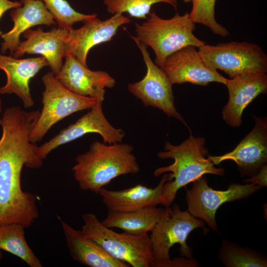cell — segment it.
<instances>
[{
    "label": "cell",
    "mask_w": 267,
    "mask_h": 267,
    "mask_svg": "<svg viewBox=\"0 0 267 267\" xmlns=\"http://www.w3.org/2000/svg\"><path fill=\"white\" fill-rule=\"evenodd\" d=\"M255 126L231 151L221 156H208L214 165L225 160L237 164L242 176L255 175L267 162V121L254 116Z\"/></svg>",
    "instance_id": "cell-14"
},
{
    "label": "cell",
    "mask_w": 267,
    "mask_h": 267,
    "mask_svg": "<svg viewBox=\"0 0 267 267\" xmlns=\"http://www.w3.org/2000/svg\"><path fill=\"white\" fill-rule=\"evenodd\" d=\"M171 83H189L207 86L216 82L226 85L228 79L208 67L193 46L184 47L169 55L161 68Z\"/></svg>",
    "instance_id": "cell-13"
},
{
    "label": "cell",
    "mask_w": 267,
    "mask_h": 267,
    "mask_svg": "<svg viewBox=\"0 0 267 267\" xmlns=\"http://www.w3.org/2000/svg\"><path fill=\"white\" fill-rule=\"evenodd\" d=\"M2 252H1V250H0V261L1 260V259L2 258Z\"/></svg>",
    "instance_id": "cell-31"
},
{
    "label": "cell",
    "mask_w": 267,
    "mask_h": 267,
    "mask_svg": "<svg viewBox=\"0 0 267 267\" xmlns=\"http://www.w3.org/2000/svg\"><path fill=\"white\" fill-rule=\"evenodd\" d=\"M198 50L208 67L223 71L230 78L267 72V55L259 45L254 43L231 42L216 45L205 44L198 47Z\"/></svg>",
    "instance_id": "cell-8"
},
{
    "label": "cell",
    "mask_w": 267,
    "mask_h": 267,
    "mask_svg": "<svg viewBox=\"0 0 267 267\" xmlns=\"http://www.w3.org/2000/svg\"><path fill=\"white\" fill-rule=\"evenodd\" d=\"M172 180L169 174L163 175L158 185L148 188L141 184L120 190L102 187L98 192L102 202L109 210L129 211L161 204V196L164 183Z\"/></svg>",
    "instance_id": "cell-20"
},
{
    "label": "cell",
    "mask_w": 267,
    "mask_h": 267,
    "mask_svg": "<svg viewBox=\"0 0 267 267\" xmlns=\"http://www.w3.org/2000/svg\"><path fill=\"white\" fill-rule=\"evenodd\" d=\"M218 257L226 267H267V258L265 255L227 240H222Z\"/></svg>",
    "instance_id": "cell-24"
},
{
    "label": "cell",
    "mask_w": 267,
    "mask_h": 267,
    "mask_svg": "<svg viewBox=\"0 0 267 267\" xmlns=\"http://www.w3.org/2000/svg\"><path fill=\"white\" fill-rule=\"evenodd\" d=\"M23 225L11 223L0 225V250L20 258L30 267L43 265L28 244Z\"/></svg>",
    "instance_id": "cell-23"
},
{
    "label": "cell",
    "mask_w": 267,
    "mask_h": 267,
    "mask_svg": "<svg viewBox=\"0 0 267 267\" xmlns=\"http://www.w3.org/2000/svg\"><path fill=\"white\" fill-rule=\"evenodd\" d=\"M252 183H231L225 190H215L208 184L202 176L192 182L185 192L187 211L193 217L202 220L213 231L218 232L216 214L224 203L246 198L262 188Z\"/></svg>",
    "instance_id": "cell-9"
},
{
    "label": "cell",
    "mask_w": 267,
    "mask_h": 267,
    "mask_svg": "<svg viewBox=\"0 0 267 267\" xmlns=\"http://www.w3.org/2000/svg\"><path fill=\"white\" fill-rule=\"evenodd\" d=\"M133 149L126 143L92 142L87 151L77 155L72 169L80 188L98 194L117 177L137 174L140 169Z\"/></svg>",
    "instance_id": "cell-2"
},
{
    "label": "cell",
    "mask_w": 267,
    "mask_h": 267,
    "mask_svg": "<svg viewBox=\"0 0 267 267\" xmlns=\"http://www.w3.org/2000/svg\"><path fill=\"white\" fill-rule=\"evenodd\" d=\"M135 38L152 48L156 56L154 63L160 68L166 58L175 52L188 46L198 48L206 44L194 35L195 23L188 12L163 19L152 11L146 21L135 23Z\"/></svg>",
    "instance_id": "cell-4"
},
{
    "label": "cell",
    "mask_w": 267,
    "mask_h": 267,
    "mask_svg": "<svg viewBox=\"0 0 267 267\" xmlns=\"http://www.w3.org/2000/svg\"><path fill=\"white\" fill-rule=\"evenodd\" d=\"M42 80L44 87L42 93L43 108L29 135L30 141L33 143L42 140L52 127L60 121L75 112L89 109L99 101L70 90L51 72L45 74Z\"/></svg>",
    "instance_id": "cell-7"
},
{
    "label": "cell",
    "mask_w": 267,
    "mask_h": 267,
    "mask_svg": "<svg viewBox=\"0 0 267 267\" xmlns=\"http://www.w3.org/2000/svg\"><path fill=\"white\" fill-rule=\"evenodd\" d=\"M129 17L116 13L104 20L95 17L85 21L79 29L69 30L64 44V55L71 54L88 66L87 58L93 47L111 40L119 27L130 23Z\"/></svg>",
    "instance_id": "cell-12"
},
{
    "label": "cell",
    "mask_w": 267,
    "mask_h": 267,
    "mask_svg": "<svg viewBox=\"0 0 267 267\" xmlns=\"http://www.w3.org/2000/svg\"><path fill=\"white\" fill-rule=\"evenodd\" d=\"M163 211V209L156 206L129 211L108 209L106 217L101 222L109 228H118L130 234L140 235L152 231Z\"/></svg>",
    "instance_id": "cell-22"
},
{
    "label": "cell",
    "mask_w": 267,
    "mask_h": 267,
    "mask_svg": "<svg viewBox=\"0 0 267 267\" xmlns=\"http://www.w3.org/2000/svg\"><path fill=\"white\" fill-rule=\"evenodd\" d=\"M48 66L43 56L18 59L0 54V69L6 75V83L0 88V94H16L25 108L33 106L29 83L31 79L45 66Z\"/></svg>",
    "instance_id": "cell-18"
},
{
    "label": "cell",
    "mask_w": 267,
    "mask_h": 267,
    "mask_svg": "<svg viewBox=\"0 0 267 267\" xmlns=\"http://www.w3.org/2000/svg\"><path fill=\"white\" fill-rule=\"evenodd\" d=\"M159 2L166 3L177 8V0H103L109 13H127L137 19H146L152 5Z\"/></svg>",
    "instance_id": "cell-25"
},
{
    "label": "cell",
    "mask_w": 267,
    "mask_h": 267,
    "mask_svg": "<svg viewBox=\"0 0 267 267\" xmlns=\"http://www.w3.org/2000/svg\"><path fill=\"white\" fill-rule=\"evenodd\" d=\"M21 5L12 9L10 16L14 25L8 32L0 36L3 40L1 52L4 53L7 50L12 55L21 42L20 36L31 27L45 25H55V21L43 1L39 0H20Z\"/></svg>",
    "instance_id": "cell-19"
},
{
    "label": "cell",
    "mask_w": 267,
    "mask_h": 267,
    "mask_svg": "<svg viewBox=\"0 0 267 267\" xmlns=\"http://www.w3.org/2000/svg\"><path fill=\"white\" fill-rule=\"evenodd\" d=\"M267 165H264L259 171L250 178L244 180L246 183H252L262 187L267 186Z\"/></svg>",
    "instance_id": "cell-28"
},
{
    "label": "cell",
    "mask_w": 267,
    "mask_h": 267,
    "mask_svg": "<svg viewBox=\"0 0 267 267\" xmlns=\"http://www.w3.org/2000/svg\"><path fill=\"white\" fill-rule=\"evenodd\" d=\"M72 258L89 267H129L109 255L99 244L60 219Z\"/></svg>",
    "instance_id": "cell-21"
},
{
    "label": "cell",
    "mask_w": 267,
    "mask_h": 267,
    "mask_svg": "<svg viewBox=\"0 0 267 267\" xmlns=\"http://www.w3.org/2000/svg\"><path fill=\"white\" fill-rule=\"evenodd\" d=\"M193 0H183L184 2L185 3L192 2Z\"/></svg>",
    "instance_id": "cell-32"
},
{
    "label": "cell",
    "mask_w": 267,
    "mask_h": 267,
    "mask_svg": "<svg viewBox=\"0 0 267 267\" xmlns=\"http://www.w3.org/2000/svg\"><path fill=\"white\" fill-rule=\"evenodd\" d=\"M68 32V30L60 27L47 32H44L41 27L27 30L23 33L26 40L20 43L12 55L18 58L25 53L40 54L47 61L51 72L56 75L63 65L64 44Z\"/></svg>",
    "instance_id": "cell-17"
},
{
    "label": "cell",
    "mask_w": 267,
    "mask_h": 267,
    "mask_svg": "<svg viewBox=\"0 0 267 267\" xmlns=\"http://www.w3.org/2000/svg\"><path fill=\"white\" fill-rule=\"evenodd\" d=\"M21 5V3L20 1L0 0V18L6 11ZM2 34V32L0 31V35Z\"/></svg>",
    "instance_id": "cell-29"
},
{
    "label": "cell",
    "mask_w": 267,
    "mask_h": 267,
    "mask_svg": "<svg viewBox=\"0 0 267 267\" xmlns=\"http://www.w3.org/2000/svg\"><path fill=\"white\" fill-rule=\"evenodd\" d=\"M139 48L146 66V73L140 81L130 84V93L142 101L146 107L151 106L163 111L169 117H173L189 129L186 122L175 106L172 85L165 72L152 61L145 45L134 36L131 35Z\"/></svg>",
    "instance_id": "cell-10"
},
{
    "label": "cell",
    "mask_w": 267,
    "mask_h": 267,
    "mask_svg": "<svg viewBox=\"0 0 267 267\" xmlns=\"http://www.w3.org/2000/svg\"><path fill=\"white\" fill-rule=\"evenodd\" d=\"M81 231L99 244L113 258L133 267H153L154 259L148 234L132 235L118 233L103 225L94 214L82 215Z\"/></svg>",
    "instance_id": "cell-5"
},
{
    "label": "cell",
    "mask_w": 267,
    "mask_h": 267,
    "mask_svg": "<svg viewBox=\"0 0 267 267\" xmlns=\"http://www.w3.org/2000/svg\"><path fill=\"white\" fill-rule=\"evenodd\" d=\"M40 113L13 105L0 117V225L17 223L27 228L39 217L36 197L22 190L21 177L24 166L35 169L43 164L29 139Z\"/></svg>",
    "instance_id": "cell-1"
},
{
    "label": "cell",
    "mask_w": 267,
    "mask_h": 267,
    "mask_svg": "<svg viewBox=\"0 0 267 267\" xmlns=\"http://www.w3.org/2000/svg\"><path fill=\"white\" fill-rule=\"evenodd\" d=\"M2 110V101L0 97V113L1 112Z\"/></svg>",
    "instance_id": "cell-30"
},
{
    "label": "cell",
    "mask_w": 267,
    "mask_h": 267,
    "mask_svg": "<svg viewBox=\"0 0 267 267\" xmlns=\"http://www.w3.org/2000/svg\"><path fill=\"white\" fill-rule=\"evenodd\" d=\"M65 61L56 78L67 89L79 95L104 100L105 88H112L116 81L107 72L92 71L83 65L71 54Z\"/></svg>",
    "instance_id": "cell-15"
},
{
    "label": "cell",
    "mask_w": 267,
    "mask_h": 267,
    "mask_svg": "<svg viewBox=\"0 0 267 267\" xmlns=\"http://www.w3.org/2000/svg\"><path fill=\"white\" fill-rule=\"evenodd\" d=\"M205 222L191 215L187 210L181 211L177 204L163 209L160 219L150 236L154 259L153 267H172L170 250L175 244L180 245V255L192 258V250L186 240L189 234L197 228H205Z\"/></svg>",
    "instance_id": "cell-6"
},
{
    "label": "cell",
    "mask_w": 267,
    "mask_h": 267,
    "mask_svg": "<svg viewBox=\"0 0 267 267\" xmlns=\"http://www.w3.org/2000/svg\"><path fill=\"white\" fill-rule=\"evenodd\" d=\"M204 137H189L178 145L166 142L164 151L158 153L160 159L172 158L174 163L159 167L154 171L155 177L167 172L172 180L164 184L161 196V204L170 206L174 202L177 192L181 187L200 178L205 174L224 176V169L217 168L211 160L206 158V149Z\"/></svg>",
    "instance_id": "cell-3"
},
{
    "label": "cell",
    "mask_w": 267,
    "mask_h": 267,
    "mask_svg": "<svg viewBox=\"0 0 267 267\" xmlns=\"http://www.w3.org/2000/svg\"><path fill=\"white\" fill-rule=\"evenodd\" d=\"M52 15L58 27L68 30L73 28L77 22L84 23L88 20L97 17V14H85L76 11L66 0H39Z\"/></svg>",
    "instance_id": "cell-26"
},
{
    "label": "cell",
    "mask_w": 267,
    "mask_h": 267,
    "mask_svg": "<svg viewBox=\"0 0 267 267\" xmlns=\"http://www.w3.org/2000/svg\"><path fill=\"white\" fill-rule=\"evenodd\" d=\"M216 0H193L192 7L189 13L195 23H199L209 28L215 34L222 37L229 35V31L218 23L215 15Z\"/></svg>",
    "instance_id": "cell-27"
},
{
    "label": "cell",
    "mask_w": 267,
    "mask_h": 267,
    "mask_svg": "<svg viewBox=\"0 0 267 267\" xmlns=\"http://www.w3.org/2000/svg\"><path fill=\"white\" fill-rule=\"evenodd\" d=\"M102 102L98 101L75 123L61 130L48 141L37 146L36 152L39 158L43 161L55 148L88 134H99L105 143L120 142L125 133L120 129L114 128L107 120L102 110Z\"/></svg>",
    "instance_id": "cell-11"
},
{
    "label": "cell",
    "mask_w": 267,
    "mask_h": 267,
    "mask_svg": "<svg viewBox=\"0 0 267 267\" xmlns=\"http://www.w3.org/2000/svg\"><path fill=\"white\" fill-rule=\"evenodd\" d=\"M226 86L229 97L222 108V119L229 126L238 127L244 110L259 95L267 93V75L261 73L237 76L228 79Z\"/></svg>",
    "instance_id": "cell-16"
}]
</instances>
